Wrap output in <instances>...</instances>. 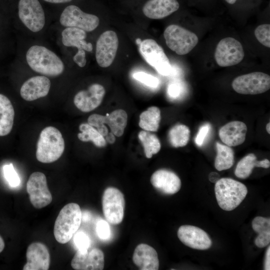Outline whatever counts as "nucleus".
I'll return each instance as SVG.
<instances>
[{
	"label": "nucleus",
	"mask_w": 270,
	"mask_h": 270,
	"mask_svg": "<svg viewBox=\"0 0 270 270\" xmlns=\"http://www.w3.org/2000/svg\"><path fill=\"white\" fill-rule=\"evenodd\" d=\"M26 60L33 70L45 76H58L64 70V64L61 59L44 46H32L26 52Z\"/></svg>",
	"instance_id": "nucleus-1"
},
{
	"label": "nucleus",
	"mask_w": 270,
	"mask_h": 270,
	"mask_svg": "<svg viewBox=\"0 0 270 270\" xmlns=\"http://www.w3.org/2000/svg\"><path fill=\"white\" fill-rule=\"evenodd\" d=\"M82 220V212L76 203H69L60 210L54 222V234L56 241L64 244L78 230Z\"/></svg>",
	"instance_id": "nucleus-2"
},
{
	"label": "nucleus",
	"mask_w": 270,
	"mask_h": 270,
	"mask_svg": "<svg viewBox=\"0 0 270 270\" xmlns=\"http://www.w3.org/2000/svg\"><path fill=\"white\" fill-rule=\"evenodd\" d=\"M64 141L60 132L49 126L40 132L37 143L36 158L42 163H51L58 160L64 150Z\"/></svg>",
	"instance_id": "nucleus-3"
},
{
	"label": "nucleus",
	"mask_w": 270,
	"mask_h": 270,
	"mask_svg": "<svg viewBox=\"0 0 270 270\" xmlns=\"http://www.w3.org/2000/svg\"><path fill=\"white\" fill-rule=\"evenodd\" d=\"M216 198L220 207L231 211L236 208L246 198L248 189L242 183L230 178H222L215 184Z\"/></svg>",
	"instance_id": "nucleus-4"
},
{
	"label": "nucleus",
	"mask_w": 270,
	"mask_h": 270,
	"mask_svg": "<svg viewBox=\"0 0 270 270\" xmlns=\"http://www.w3.org/2000/svg\"><path fill=\"white\" fill-rule=\"evenodd\" d=\"M164 36L168 48L178 55L188 54L198 42L196 34L177 24L168 26Z\"/></svg>",
	"instance_id": "nucleus-5"
},
{
	"label": "nucleus",
	"mask_w": 270,
	"mask_h": 270,
	"mask_svg": "<svg viewBox=\"0 0 270 270\" xmlns=\"http://www.w3.org/2000/svg\"><path fill=\"white\" fill-rule=\"evenodd\" d=\"M128 114L125 110L118 109L113 111L108 116L92 114L88 118V123L95 128L104 136L108 133L104 124L110 128L112 132L118 137L121 136L127 124Z\"/></svg>",
	"instance_id": "nucleus-6"
},
{
	"label": "nucleus",
	"mask_w": 270,
	"mask_h": 270,
	"mask_svg": "<svg viewBox=\"0 0 270 270\" xmlns=\"http://www.w3.org/2000/svg\"><path fill=\"white\" fill-rule=\"evenodd\" d=\"M139 51L148 64L162 76L170 75L172 71L170 62L162 47L154 40L148 38L142 41Z\"/></svg>",
	"instance_id": "nucleus-7"
},
{
	"label": "nucleus",
	"mask_w": 270,
	"mask_h": 270,
	"mask_svg": "<svg viewBox=\"0 0 270 270\" xmlns=\"http://www.w3.org/2000/svg\"><path fill=\"white\" fill-rule=\"evenodd\" d=\"M236 92L242 94H257L270 88V76L262 72H253L236 78L232 84Z\"/></svg>",
	"instance_id": "nucleus-8"
},
{
	"label": "nucleus",
	"mask_w": 270,
	"mask_h": 270,
	"mask_svg": "<svg viewBox=\"0 0 270 270\" xmlns=\"http://www.w3.org/2000/svg\"><path fill=\"white\" fill-rule=\"evenodd\" d=\"M125 200L124 194L116 188L108 187L102 196V208L106 220L111 224H118L124 216Z\"/></svg>",
	"instance_id": "nucleus-9"
},
{
	"label": "nucleus",
	"mask_w": 270,
	"mask_h": 270,
	"mask_svg": "<svg viewBox=\"0 0 270 270\" xmlns=\"http://www.w3.org/2000/svg\"><path fill=\"white\" fill-rule=\"evenodd\" d=\"M244 56L241 43L230 37L222 39L218 44L214 53L216 62L222 67L236 65L242 62Z\"/></svg>",
	"instance_id": "nucleus-10"
},
{
	"label": "nucleus",
	"mask_w": 270,
	"mask_h": 270,
	"mask_svg": "<svg viewBox=\"0 0 270 270\" xmlns=\"http://www.w3.org/2000/svg\"><path fill=\"white\" fill-rule=\"evenodd\" d=\"M60 22L66 27L76 28L90 32L98 26L100 19L96 15L82 12L76 6L70 5L62 12Z\"/></svg>",
	"instance_id": "nucleus-11"
},
{
	"label": "nucleus",
	"mask_w": 270,
	"mask_h": 270,
	"mask_svg": "<svg viewBox=\"0 0 270 270\" xmlns=\"http://www.w3.org/2000/svg\"><path fill=\"white\" fill-rule=\"evenodd\" d=\"M18 16L24 24L30 30L36 32L45 24V14L38 0H20Z\"/></svg>",
	"instance_id": "nucleus-12"
},
{
	"label": "nucleus",
	"mask_w": 270,
	"mask_h": 270,
	"mask_svg": "<svg viewBox=\"0 0 270 270\" xmlns=\"http://www.w3.org/2000/svg\"><path fill=\"white\" fill-rule=\"evenodd\" d=\"M26 191L30 202L36 208L47 206L52 200L46 176L42 172H36L30 174L26 183Z\"/></svg>",
	"instance_id": "nucleus-13"
},
{
	"label": "nucleus",
	"mask_w": 270,
	"mask_h": 270,
	"mask_svg": "<svg viewBox=\"0 0 270 270\" xmlns=\"http://www.w3.org/2000/svg\"><path fill=\"white\" fill-rule=\"evenodd\" d=\"M118 46L116 34L110 30L104 32L96 44V58L98 64L102 68L110 66L114 60Z\"/></svg>",
	"instance_id": "nucleus-14"
},
{
	"label": "nucleus",
	"mask_w": 270,
	"mask_h": 270,
	"mask_svg": "<svg viewBox=\"0 0 270 270\" xmlns=\"http://www.w3.org/2000/svg\"><path fill=\"white\" fill-rule=\"evenodd\" d=\"M105 94L106 90L102 85L94 84L88 90L78 92L74 97V102L80 111L90 112L101 104Z\"/></svg>",
	"instance_id": "nucleus-15"
},
{
	"label": "nucleus",
	"mask_w": 270,
	"mask_h": 270,
	"mask_svg": "<svg viewBox=\"0 0 270 270\" xmlns=\"http://www.w3.org/2000/svg\"><path fill=\"white\" fill-rule=\"evenodd\" d=\"M179 240L186 246L196 250L210 248L212 242L208 234L202 229L191 225H182L178 230Z\"/></svg>",
	"instance_id": "nucleus-16"
},
{
	"label": "nucleus",
	"mask_w": 270,
	"mask_h": 270,
	"mask_svg": "<svg viewBox=\"0 0 270 270\" xmlns=\"http://www.w3.org/2000/svg\"><path fill=\"white\" fill-rule=\"evenodd\" d=\"M104 264V254L99 248L78 250L71 262V266L76 270H102Z\"/></svg>",
	"instance_id": "nucleus-17"
},
{
	"label": "nucleus",
	"mask_w": 270,
	"mask_h": 270,
	"mask_svg": "<svg viewBox=\"0 0 270 270\" xmlns=\"http://www.w3.org/2000/svg\"><path fill=\"white\" fill-rule=\"evenodd\" d=\"M27 262L23 270H48L50 265V254L47 246L43 243L34 242L30 244L26 252Z\"/></svg>",
	"instance_id": "nucleus-18"
},
{
	"label": "nucleus",
	"mask_w": 270,
	"mask_h": 270,
	"mask_svg": "<svg viewBox=\"0 0 270 270\" xmlns=\"http://www.w3.org/2000/svg\"><path fill=\"white\" fill-rule=\"evenodd\" d=\"M152 186L164 194H174L181 188V180L174 172L160 169L154 172L150 178Z\"/></svg>",
	"instance_id": "nucleus-19"
},
{
	"label": "nucleus",
	"mask_w": 270,
	"mask_h": 270,
	"mask_svg": "<svg viewBox=\"0 0 270 270\" xmlns=\"http://www.w3.org/2000/svg\"><path fill=\"white\" fill-rule=\"evenodd\" d=\"M50 88V81L44 76L32 77L22 86L20 94L22 98L26 101H33L46 96Z\"/></svg>",
	"instance_id": "nucleus-20"
},
{
	"label": "nucleus",
	"mask_w": 270,
	"mask_h": 270,
	"mask_svg": "<svg viewBox=\"0 0 270 270\" xmlns=\"http://www.w3.org/2000/svg\"><path fill=\"white\" fill-rule=\"evenodd\" d=\"M180 7L178 0H148L143 6L142 12L150 18L159 20L176 12Z\"/></svg>",
	"instance_id": "nucleus-21"
},
{
	"label": "nucleus",
	"mask_w": 270,
	"mask_h": 270,
	"mask_svg": "<svg viewBox=\"0 0 270 270\" xmlns=\"http://www.w3.org/2000/svg\"><path fill=\"white\" fill-rule=\"evenodd\" d=\"M247 132L246 124L240 121H232L219 130V136L222 141L229 146L242 144L246 140Z\"/></svg>",
	"instance_id": "nucleus-22"
},
{
	"label": "nucleus",
	"mask_w": 270,
	"mask_h": 270,
	"mask_svg": "<svg viewBox=\"0 0 270 270\" xmlns=\"http://www.w3.org/2000/svg\"><path fill=\"white\" fill-rule=\"evenodd\" d=\"M132 260L140 270H158L159 268L156 251L146 244L137 246L134 252Z\"/></svg>",
	"instance_id": "nucleus-23"
},
{
	"label": "nucleus",
	"mask_w": 270,
	"mask_h": 270,
	"mask_svg": "<svg viewBox=\"0 0 270 270\" xmlns=\"http://www.w3.org/2000/svg\"><path fill=\"white\" fill-rule=\"evenodd\" d=\"M62 43L66 46H74L88 52L92 50V44L84 40L86 37V32L82 29L66 27L62 32Z\"/></svg>",
	"instance_id": "nucleus-24"
},
{
	"label": "nucleus",
	"mask_w": 270,
	"mask_h": 270,
	"mask_svg": "<svg viewBox=\"0 0 270 270\" xmlns=\"http://www.w3.org/2000/svg\"><path fill=\"white\" fill-rule=\"evenodd\" d=\"M14 111L10 100L0 94V136L8 134L13 126Z\"/></svg>",
	"instance_id": "nucleus-25"
},
{
	"label": "nucleus",
	"mask_w": 270,
	"mask_h": 270,
	"mask_svg": "<svg viewBox=\"0 0 270 270\" xmlns=\"http://www.w3.org/2000/svg\"><path fill=\"white\" fill-rule=\"evenodd\" d=\"M270 166V162L268 159L258 160L254 154L244 156L238 163L234 174L238 178L246 179L252 174L254 167L268 168Z\"/></svg>",
	"instance_id": "nucleus-26"
},
{
	"label": "nucleus",
	"mask_w": 270,
	"mask_h": 270,
	"mask_svg": "<svg viewBox=\"0 0 270 270\" xmlns=\"http://www.w3.org/2000/svg\"><path fill=\"white\" fill-rule=\"evenodd\" d=\"M252 229L258 234L254 240L258 247L262 248L270 242V219L262 216H256L252 221Z\"/></svg>",
	"instance_id": "nucleus-27"
},
{
	"label": "nucleus",
	"mask_w": 270,
	"mask_h": 270,
	"mask_svg": "<svg viewBox=\"0 0 270 270\" xmlns=\"http://www.w3.org/2000/svg\"><path fill=\"white\" fill-rule=\"evenodd\" d=\"M161 119L160 110L156 106L149 107L140 116L139 126L144 130L156 132Z\"/></svg>",
	"instance_id": "nucleus-28"
},
{
	"label": "nucleus",
	"mask_w": 270,
	"mask_h": 270,
	"mask_svg": "<svg viewBox=\"0 0 270 270\" xmlns=\"http://www.w3.org/2000/svg\"><path fill=\"white\" fill-rule=\"evenodd\" d=\"M216 156L214 161L215 168L218 171L230 168L234 162V152L226 145L216 143Z\"/></svg>",
	"instance_id": "nucleus-29"
},
{
	"label": "nucleus",
	"mask_w": 270,
	"mask_h": 270,
	"mask_svg": "<svg viewBox=\"0 0 270 270\" xmlns=\"http://www.w3.org/2000/svg\"><path fill=\"white\" fill-rule=\"evenodd\" d=\"M81 132L78 134V138L84 142L91 141L98 148L104 147L106 142L98 130L88 123H82L79 126Z\"/></svg>",
	"instance_id": "nucleus-30"
},
{
	"label": "nucleus",
	"mask_w": 270,
	"mask_h": 270,
	"mask_svg": "<svg viewBox=\"0 0 270 270\" xmlns=\"http://www.w3.org/2000/svg\"><path fill=\"white\" fill-rule=\"evenodd\" d=\"M190 130L184 124H178L170 128L168 133V141L174 148L186 146L190 140Z\"/></svg>",
	"instance_id": "nucleus-31"
},
{
	"label": "nucleus",
	"mask_w": 270,
	"mask_h": 270,
	"mask_svg": "<svg viewBox=\"0 0 270 270\" xmlns=\"http://www.w3.org/2000/svg\"><path fill=\"white\" fill-rule=\"evenodd\" d=\"M138 137L144 148L146 156L150 158L154 154H157L160 150V141L156 135L148 131H140Z\"/></svg>",
	"instance_id": "nucleus-32"
},
{
	"label": "nucleus",
	"mask_w": 270,
	"mask_h": 270,
	"mask_svg": "<svg viewBox=\"0 0 270 270\" xmlns=\"http://www.w3.org/2000/svg\"><path fill=\"white\" fill-rule=\"evenodd\" d=\"M254 36L263 46L270 48V25L263 24L258 26L254 30Z\"/></svg>",
	"instance_id": "nucleus-33"
},
{
	"label": "nucleus",
	"mask_w": 270,
	"mask_h": 270,
	"mask_svg": "<svg viewBox=\"0 0 270 270\" xmlns=\"http://www.w3.org/2000/svg\"><path fill=\"white\" fill-rule=\"evenodd\" d=\"M133 76L136 80L150 88H156L160 84V80L157 78L144 72H136Z\"/></svg>",
	"instance_id": "nucleus-34"
},
{
	"label": "nucleus",
	"mask_w": 270,
	"mask_h": 270,
	"mask_svg": "<svg viewBox=\"0 0 270 270\" xmlns=\"http://www.w3.org/2000/svg\"><path fill=\"white\" fill-rule=\"evenodd\" d=\"M5 178L12 187L18 186L20 184V178L12 164H6L3 168Z\"/></svg>",
	"instance_id": "nucleus-35"
},
{
	"label": "nucleus",
	"mask_w": 270,
	"mask_h": 270,
	"mask_svg": "<svg viewBox=\"0 0 270 270\" xmlns=\"http://www.w3.org/2000/svg\"><path fill=\"white\" fill-rule=\"evenodd\" d=\"M74 242L78 250H88L90 240L88 235L83 232H76L74 236Z\"/></svg>",
	"instance_id": "nucleus-36"
},
{
	"label": "nucleus",
	"mask_w": 270,
	"mask_h": 270,
	"mask_svg": "<svg viewBox=\"0 0 270 270\" xmlns=\"http://www.w3.org/2000/svg\"><path fill=\"white\" fill-rule=\"evenodd\" d=\"M96 231L98 238L102 240H106L110 236V229L108 224L105 220H100L96 224Z\"/></svg>",
	"instance_id": "nucleus-37"
},
{
	"label": "nucleus",
	"mask_w": 270,
	"mask_h": 270,
	"mask_svg": "<svg viewBox=\"0 0 270 270\" xmlns=\"http://www.w3.org/2000/svg\"><path fill=\"white\" fill-rule=\"evenodd\" d=\"M210 127L209 124H206L200 128L195 138V143L198 146H200L203 144L204 140L210 131Z\"/></svg>",
	"instance_id": "nucleus-38"
},
{
	"label": "nucleus",
	"mask_w": 270,
	"mask_h": 270,
	"mask_svg": "<svg viewBox=\"0 0 270 270\" xmlns=\"http://www.w3.org/2000/svg\"><path fill=\"white\" fill-rule=\"evenodd\" d=\"M73 60L80 67H84L86 63L85 50L78 49V52L73 57Z\"/></svg>",
	"instance_id": "nucleus-39"
},
{
	"label": "nucleus",
	"mask_w": 270,
	"mask_h": 270,
	"mask_svg": "<svg viewBox=\"0 0 270 270\" xmlns=\"http://www.w3.org/2000/svg\"><path fill=\"white\" fill-rule=\"evenodd\" d=\"M182 92L180 86L176 83L170 84L168 88V94L172 98H176L180 96Z\"/></svg>",
	"instance_id": "nucleus-40"
},
{
	"label": "nucleus",
	"mask_w": 270,
	"mask_h": 270,
	"mask_svg": "<svg viewBox=\"0 0 270 270\" xmlns=\"http://www.w3.org/2000/svg\"><path fill=\"white\" fill-rule=\"evenodd\" d=\"M270 246H268L266 253L264 264V270H270Z\"/></svg>",
	"instance_id": "nucleus-41"
},
{
	"label": "nucleus",
	"mask_w": 270,
	"mask_h": 270,
	"mask_svg": "<svg viewBox=\"0 0 270 270\" xmlns=\"http://www.w3.org/2000/svg\"><path fill=\"white\" fill-rule=\"evenodd\" d=\"M106 136V142L110 144H114L116 140L114 135L112 132H110L108 133Z\"/></svg>",
	"instance_id": "nucleus-42"
},
{
	"label": "nucleus",
	"mask_w": 270,
	"mask_h": 270,
	"mask_svg": "<svg viewBox=\"0 0 270 270\" xmlns=\"http://www.w3.org/2000/svg\"><path fill=\"white\" fill-rule=\"evenodd\" d=\"M208 178L209 180L212 182H216V180H218V179L219 178V175L216 172H212L209 174Z\"/></svg>",
	"instance_id": "nucleus-43"
},
{
	"label": "nucleus",
	"mask_w": 270,
	"mask_h": 270,
	"mask_svg": "<svg viewBox=\"0 0 270 270\" xmlns=\"http://www.w3.org/2000/svg\"><path fill=\"white\" fill-rule=\"evenodd\" d=\"M44 1L54 4L66 3L70 2L72 0H44Z\"/></svg>",
	"instance_id": "nucleus-44"
},
{
	"label": "nucleus",
	"mask_w": 270,
	"mask_h": 270,
	"mask_svg": "<svg viewBox=\"0 0 270 270\" xmlns=\"http://www.w3.org/2000/svg\"><path fill=\"white\" fill-rule=\"evenodd\" d=\"M5 244L3 238L0 236V253L2 252L4 248Z\"/></svg>",
	"instance_id": "nucleus-45"
},
{
	"label": "nucleus",
	"mask_w": 270,
	"mask_h": 270,
	"mask_svg": "<svg viewBox=\"0 0 270 270\" xmlns=\"http://www.w3.org/2000/svg\"><path fill=\"white\" fill-rule=\"evenodd\" d=\"M227 4L230 6L233 5L236 0H224Z\"/></svg>",
	"instance_id": "nucleus-46"
},
{
	"label": "nucleus",
	"mask_w": 270,
	"mask_h": 270,
	"mask_svg": "<svg viewBox=\"0 0 270 270\" xmlns=\"http://www.w3.org/2000/svg\"><path fill=\"white\" fill-rule=\"evenodd\" d=\"M266 130L268 134H270V123L268 122L266 126Z\"/></svg>",
	"instance_id": "nucleus-47"
},
{
	"label": "nucleus",
	"mask_w": 270,
	"mask_h": 270,
	"mask_svg": "<svg viewBox=\"0 0 270 270\" xmlns=\"http://www.w3.org/2000/svg\"><path fill=\"white\" fill-rule=\"evenodd\" d=\"M142 42V40L140 38H138L136 40V42L138 46H140Z\"/></svg>",
	"instance_id": "nucleus-48"
}]
</instances>
